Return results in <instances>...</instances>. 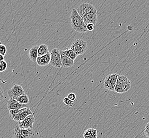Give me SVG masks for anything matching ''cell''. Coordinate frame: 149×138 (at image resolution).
<instances>
[{
	"label": "cell",
	"mask_w": 149,
	"mask_h": 138,
	"mask_svg": "<svg viewBox=\"0 0 149 138\" xmlns=\"http://www.w3.org/2000/svg\"><path fill=\"white\" fill-rule=\"evenodd\" d=\"M70 19L71 26L73 30L78 33L82 34L87 32V29L86 27V25L83 20L82 17L80 15L76 9H73L72 10L71 14L70 15Z\"/></svg>",
	"instance_id": "6da1fadb"
},
{
	"label": "cell",
	"mask_w": 149,
	"mask_h": 138,
	"mask_svg": "<svg viewBox=\"0 0 149 138\" xmlns=\"http://www.w3.org/2000/svg\"><path fill=\"white\" fill-rule=\"evenodd\" d=\"M71 49L76 52L77 55H82L87 51L88 45L85 40L78 39L73 42Z\"/></svg>",
	"instance_id": "7a4b0ae2"
},
{
	"label": "cell",
	"mask_w": 149,
	"mask_h": 138,
	"mask_svg": "<svg viewBox=\"0 0 149 138\" xmlns=\"http://www.w3.org/2000/svg\"><path fill=\"white\" fill-rule=\"evenodd\" d=\"M119 76V74H111L107 76L103 83L104 87L110 91L114 92Z\"/></svg>",
	"instance_id": "3957f363"
},
{
	"label": "cell",
	"mask_w": 149,
	"mask_h": 138,
	"mask_svg": "<svg viewBox=\"0 0 149 138\" xmlns=\"http://www.w3.org/2000/svg\"><path fill=\"white\" fill-rule=\"evenodd\" d=\"M50 64L56 68L62 67L61 54L60 49H54L51 52Z\"/></svg>",
	"instance_id": "277c9868"
},
{
	"label": "cell",
	"mask_w": 149,
	"mask_h": 138,
	"mask_svg": "<svg viewBox=\"0 0 149 138\" xmlns=\"http://www.w3.org/2000/svg\"><path fill=\"white\" fill-rule=\"evenodd\" d=\"M76 10L81 17L90 13L97 11L96 8L92 4L89 3H82Z\"/></svg>",
	"instance_id": "5b68a950"
},
{
	"label": "cell",
	"mask_w": 149,
	"mask_h": 138,
	"mask_svg": "<svg viewBox=\"0 0 149 138\" xmlns=\"http://www.w3.org/2000/svg\"><path fill=\"white\" fill-rule=\"evenodd\" d=\"M25 94L24 89L22 87L17 84H15L11 89L8 91V95L10 99H14Z\"/></svg>",
	"instance_id": "8992f818"
},
{
	"label": "cell",
	"mask_w": 149,
	"mask_h": 138,
	"mask_svg": "<svg viewBox=\"0 0 149 138\" xmlns=\"http://www.w3.org/2000/svg\"><path fill=\"white\" fill-rule=\"evenodd\" d=\"M35 122V114L29 115L24 121L18 122L20 129H33V124Z\"/></svg>",
	"instance_id": "52a82bcc"
},
{
	"label": "cell",
	"mask_w": 149,
	"mask_h": 138,
	"mask_svg": "<svg viewBox=\"0 0 149 138\" xmlns=\"http://www.w3.org/2000/svg\"><path fill=\"white\" fill-rule=\"evenodd\" d=\"M82 18L85 22V25L92 24H94V26H96L98 21L97 11L88 13L86 15L83 16Z\"/></svg>",
	"instance_id": "ba28073f"
},
{
	"label": "cell",
	"mask_w": 149,
	"mask_h": 138,
	"mask_svg": "<svg viewBox=\"0 0 149 138\" xmlns=\"http://www.w3.org/2000/svg\"><path fill=\"white\" fill-rule=\"evenodd\" d=\"M116 84L122 86L124 89L125 92H127L131 89V81L125 76H119Z\"/></svg>",
	"instance_id": "9c48e42d"
},
{
	"label": "cell",
	"mask_w": 149,
	"mask_h": 138,
	"mask_svg": "<svg viewBox=\"0 0 149 138\" xmlns=\"http://www.w3.org/2000/svg\"><path fill=\"white\" fill-rule=\"evenodd\" d=\"M61 54L62 67L63 68H71L74 65V61L70 59L67 55L65 54L64 51L60 50Z\"/></svg>",
	"instance_id": "30bf717a"
},
{
	"label": "cell",
	"mask_w": 149,
	"mask_h": 138,
	"mask_svg": "<svg viewBox=\"0 0 149 138\" xmlns=\"http://www.w3.org/2000/svg\"><path fill=\"white\" fill-rule=\"evenodd\" d=\"M8 109L9 110H20L24 108H27V105H22L20 104L18 101L14 99H10L7 101Z\"/></svg>",
	"instance_id": "8fae6325"
},
{
	"label": "cell",
	"mask_w": 149,
	"mask_h": 138,
	"mask_svg": "<svg viewBox=\"0 0 149 138\" xmlns=\"http://www.w3.org/2000/svg\"><path fill=\"white\" fill-rule=\"evenodd\" d=\"M32 112L30 110L29 108H27V109L26 110H24L23 112H22L21 113L18 114L17 115H16L15 116L12 117L11 119L14 120L16 122H21L27 117H28L29 115L33 114Z\"/></svg>",
	"instance_id": "7c38bea8"
},
{
	"label": "cell",
	"mask_w": 149,
	"mask_h": 138,
	"mask_svg": "<svg viewBox=\"0 0 149 138\" xmlns=\"http://www.w3.org/2000/svg\"><path fill=\"white\" fill-rule=\"evenodd\" d=\"M51 61V53L49 52L42 56L38 57L37 59V63L40 67H45L50 64Z\"/></svg>",
	"instance_id": "4fadbf2b"
},
{
	"label": "cell",
	"mask_w": 149,
	"mask_h": 138,
	"mask_svg": "<svg viewBox=\"0 0 149 138\" xmlns=\"http://www.w3.org/2000/svg\"><path fill=\"white\" fill-rule=\"evenodd\" d=\"M39 46L35 45L33 46L29 52V57L31 61L33 62H36L37 59L38 57V49Z\"/></svg>",
	"instance_id": "5bb4252c"
},
{
	"label": "cell",
	"mask_w": 149,
	"mask_h": 138,
	"mask_svg": "<svg viewBox=\"0 0 149 138\" xmlns=\"http://www.w3.org/2000/svg\"><path fill=\"white\" fill-rule=\"evenodd\" d=\"M97 131L94 128H90L85 130L83 133L84 138H97Z\"/></svg>",
	"instance_id": "9a60e30c"
},
{
	"label": "cell",
	"mask_w": 149,
	"mask_h": 138,
	"mask_svg": "<svg viewBox=\"0 0 149 138\" xmlns=\"http://www.w3.org/2000/svg\"><path fill=\"white\" fill-rule=\"evenodd\" d=\"M20 132L26 138H34L35 132L33 129H20Z\"/></svg>",
	"instance_id": "2e32d148"
},
{
	"label": "cell",
	"mask_w": 149,
	"mask_h": 138,
	"mask_svg": "<svg viewBox=\"0 0 149 138\" xmlns=\"http://www.w3.org/2000/svg\"><path fill=\"white\" fill-rule=\"evenodd\" d=\"M49 52V47L45 44H41L39 46L38 49V57L46 55Z\"/></svg>",
	"instance_id": "e0dca14e"
},
{
	"label": "cell",
	"mask_w": 149,
	"mask_h": 138,
	"mask_svg": "<svg viewBox=\"0 0 149 138\" xmlns=\"http://www.w3.org/2000/svg\"><path fill=\"white\" fill-rule=\"evenodd\" d=\"M18 124H16L13 130V138H26L21 133Z\"/></svg>",
	"instance_id": "ac0fdd59"
},
{
	"label": "cell",
	"mask_w": 149,
	"mask_h": 138,
	"mask_svg": "<svg viewBox=\"0 0 149 138\" xmlns=\"http://www.w3.org/2000/svg\"><path fill=\"white\" fill-rule=\"evenodd\" d=\"M64 52L70 59H71L73 61H74L78 56L76 52L71 48H67L65 51H64Z\"/></svg>",
	"instance_id": "d6986e66"
},
{
	"label": "cell",
	"mask_w": 149,
	"mask_h": 138,
	"mask_svg": "<svg viewBox=\"0 0 149 138\" xmlns=\"http://www.w3.org/2000/svg\"><path fill=\"white\" fill-rule=\"evenodd\" d=\"M16 101H18L20 104L22 105H27L29 103V97L27 95L24 94L23 95L20 96L18 98L15 99Z\"/></svg>",
	"instance_id": "ffe728a7"
},
{
	"label": "cell",
	"mask_w": 149,
	"mask_h": 138,
	"mask_svg": "<svg viewBox=\"0 0 149 138\" xmlns=\"http://www.w3.org/2000/svg\"><path fill=\"white\" fill-rule=\"evenodd\" d=\"M27 109V107L24 108L23 109H20V110H9V115L10 118L11 119L12 117L15 116L16 115L18 114L21 113L22 112L26 110Z\"/></svg>",
	"instance_id": "44dd1931"
},
{
	"label": "cell",
	"mask_w": 149,
	"mask_h": 138,
	"mask_svg": "<svg viewBox=\"0 0 149 138\" xmlns=\"http://www.w3.org/2000/svg\"><path fill=\"white\" fill-rule=\"evenodd\" d=\"M8 68V64L5 61L0 62V72H3Z\"/></svg>",
	"instance_id": "7402d4cb"
},
{
	"label": "cell",
	"mask_w": 149,
	"mask_h": 138,
	"mask_svg": "<svg viewBox=\"0 0 149 138\" xmlns=\"http://www.w3.org/2000/svg\"><path fill=\"white\" fill-rule=\"evenodd\" d=\"M63 103L66 105L70 106V107H72L73 105V104H74V101L70 100V99L67 98V97H65L63 99Z\"/></svg>",
	"instance_id": "603a6c76"
},
{
	"label": "cell",
	"mask_w": 149,
	"mask_h": 138,
	"mask_svg": "<svg viewBox=\"0 0 149 138\" xmlns=\"http://www.w3.org/2000/svg\"><path fill=\"white\" fill-rule=\"evenodd\" d=\"M6 52H7V49L6 46L3 44L0 45V54L4 56L6 55Z\"/></svg>",
	"instance_id": "cb8c5ba5"
},
{
	"label": "cell",
	"mask_w": 149,
	"mask_h": 138,
	"mask_svg": "<svg viewBox=\"0 0 149 138\" xmlns=\"http://www.w3.org/2000/svg\"><path fill=\"white\" fill-rule=\"evenodd\" d=\"M4 92L3 90V88H2V87L0 85V102L3 101V99H4Z\"/></svg>",
	"instance_id": "d4e9b609"
},
{
	"label": "cell",
	"mask_w": 149,
	"mask_h": 138,
	"mask_svg": "<svg viewBox=\"0 0 149 138\" xmlns=\"http://www.w3.org/2000/svg\"><path fill=\"white\" fill-rule=\"evenodd\" d=\"M67 97L68 98H69L70 100H71V101H76V94L74 93H70V94L68 95Z\"/></svg>",
	"instance_id": "484cf974"
},
{
	"label": "cell",
	"mask_w": 149,
	"mask_h": 138,
	"mask_svg": "<svg viewBox=\"0 0 149 138\" xmlns=\"http://www.w3.org/2000/svg\"><path fill=\"white\" fill-rule=\"evenodd\" d=\"M86 27H87V31H91L94 30V28H95V26L94 24H89L88 25H86Z\"/></svg>",
	"instance_id": "4316f807"
},
{
	"label": "cell",
	"mask_w": 149,
	"mask_h": 138,
	"mask_svg": "<svg viewBox=\"0 0 149 138\" xmlns=\"http://www.w3.org/2000/svg\"><path fill=\"white\" fill-rule=\"evenodd\" d=\"M144 134L146 135L148 138H149V128H146V127L145 131H144Z\"/></svg>",
	"instance_id": "83f0119b"
},
{
	"label": "cell",
	"mask_w": 149,
	"mask_h": 138,
	"mask_svg": "<svg viewBox=\"0 0 149 138\" xmlns=\"http://www.w3.org/2000/svg\"><path fill=\"white\" fill-rule=\"evenodd\" d=\"M3 61H4V56L0 54V62Z\"/></svg>",
	"instance_id": "f1b7e54d"
},
{
	"label": "cell",
	"mask_w": 149,
	"mask_h": 138,
	"mask_svg": "<svg viewBox=\"0 0 149 138\" xmlns=\"http://www.w3.org/2000/svg\"><path fill=\"white\" fill-rule=\"evenodd\" d=\"M146 128H149V122L148 123H147L146 124Z\"/></svg>",
	"instance_id": "f546056e"
},
{
	"label": "cell",
	"mask_w": 149,
	"mask_h": 138,
	"mask_svg": "<svg viewBox=\"0 0 149 138\" xmlns=\"http://www.w3.org/2000/svg\"><path fill=\"white\" fill-rule=\"evenodd\" d=\"M2 44V43H1V42L0 41V45H1Z\"/></svg>",
	"instance_id": "4dcf8cb0"
}]
</instances>
